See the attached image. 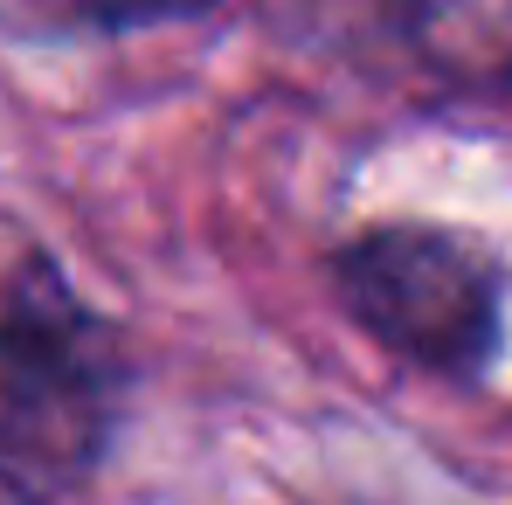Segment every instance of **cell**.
<instances>
[{"label":"cell","mask_w":512,"mask_h":505,"mask_svg":"<svg viewBox=\"0 0 512 505\" xmlns=\"http://www.w3.org/2000/svg\"><path fill=\"white\" fill-rule=\"evenodd\" d=\"M118 333L77 298L63 263L0 215V471L21 485L84 478L118 422Z\"/></svg>","instance_id":"6da1fadb"},{"label":"cell","mask_w":512,"mask_h":505,"mask_svg":"<svg viewBox=\"0 0 512 505\" xmlns=\"http://www.w3.org/2000/svg\"><path fill=\"white\" fill-rule=\"evenodd\" d=\"M333 291L374 346H388L423 374L471 381L499 353L506 270L471 236L423 229V222L367 229L333 256Z\"/></svg>","instance_id":"7a4b0ae2"},{"label":"cell","mask_w":512,"mask_h":505,"mask_svg":"<svg viewBox=\"0 0 512 505\" xmlns=\"http://www.w3.org/2000/svg\"><path fill=\"white\" fill-rule=\"evenodd\" d=\"M423 56L464 84H512V0H416Z\"/></svg>","instance_id":"3957f363"},{"label":"cell","mask_w":512,"mask_h":505,"mask_svg":"<svg viewBox=\"0 0 512 505\" xmlns=\"http://www.w3.org/2000/svg\"><path fill=\"white\" fill-rule=\"evenodd\" d=\"M28 28H146L173 14H201L208 0H0Z\"/></svg>","instance_id":"277c9868"},{"label":"cell","mask_w":512,"mask_h":505,"mask_svg":"<svg viewBox=\"0 0 512 505\" xmlns=\"http://www.w3.org/2000/svg\"><path fill=\"white\" fill-rule=\"evenodd\" d=\"M0 505H35V492H28L14 471H0Z\"/></svg>","instance_id":"5b68a950"}]
</instances>
